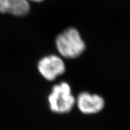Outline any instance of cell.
<instances>
[{"mask_svg":"<svg viewBox=\"0 0 130 130\" xmlns=\"http://www.w3.org/2000/svg\"><path fill=\"white\" fill-rule=\"evenodd\" d=\"M56 45L60 54L66 58L78 57L86 50V44L77 29L70 28L56 38Z\"/></svg>","mask_w":130,"mask_h":130,"instance_id":"1","label":"cell"},{"mask_svg":"<svg viewBox=\"0 0 130 130\" xmlns=\"http://www.w3.org/2000/svg\"><path fill=\"white\" fill-rule=\"evenodd\" d=\"M48 102L50 110L54 113L65 114L72 110L76 100L69 84L61 82L53 87L48 96Z\"/></svg>","mask_w":130,"mask_h":130,"instance_id":"2","label":"cell"},{"mask_svg":"<svg viewBox=\"0 0 130 130\" xmlns=\"http://www.w3.org/2000/svg\"><path fill=\"white\" fill-rule=\"evenodd\" d=\"M37 69L45 79L51 81L64 74L66 66L60 57L56 55H49L39 61Z\"/></svg>","mask_w":130,"mask_h":130,"instance_id":"3","label":"cell"},{"mask_svg":"<svg viewBox=\"0 0 130 130\" xmlns=\"http://www.w3.org/2000/svg\"><path fill=\"white\" fill-rule=\"evenodd\" d=\"M76 102L79 111L85 115L98 113L105 106V101L103 98L96 94H91L87 92L79 93Z\"/></svg>","mask_w":130,"mask_h":130,"instance_id":"4","label":"cell"},{"mask_svg":"<svg viewBox=\"0 0 130 130\" xmlns=\"http://www.w3.org/2000/svg\"><path fill=\"white\" fill-rule=\"evenodd\" d=\"M29 12L30 5L27 0H0V12L2 13L24 16Z\"/></svg>","mask_w":130,"mask_h":130,"instance_id":"5","label":"cell"},{"mask_svg":"<svg viewBox=\"0 0 130 130\" xmlns=\"http://www.w3.org/2000/svg\"><path fill=\"white\" fill-rule=\"evenodd\" d=\"M31 1H37V2H40V1H43V0H31Z\"/></svg>","mask_w":130,"mask_h":130,"instance_id":"6","label":"cell"}]
</instances>
